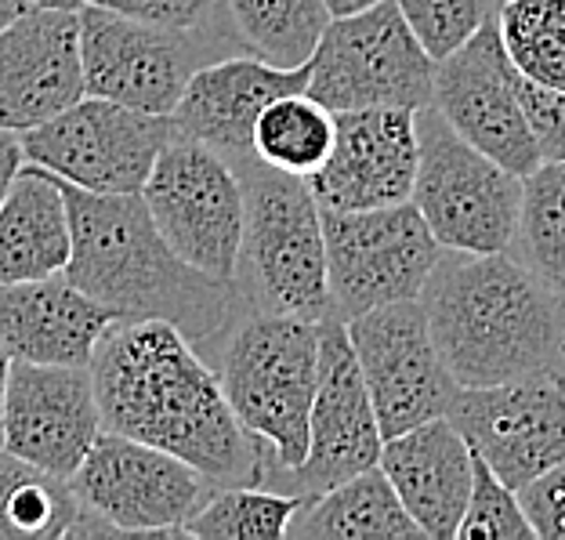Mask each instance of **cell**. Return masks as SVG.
<instances>
[{
	"mask_svg": "<svg viewBox=\"0 0 565 540\" xmlns=\"http://www.w3.org/2000/svg\"><path fill=\"white\" fill-rule=\"evenodd\" d=\"M81 516L70 479L51 475L0 446V540L66 537Z\"/></svg>",
	"mask_w": 565,
	"mask_h": 540,
	"instance_id": "d4e9b609",
	"label": "cell"
},
{
	"mask_svg": "<svg viewBox=\"0 0 565 540\" xmlns=\"http://www.w3.org/2000/svg\"><path fill=\"white\" fill-rule=\"evenodd\" d=\"M70 486L84 511L117 533L141 537H185V522L217 490L182 457L106 428L70 475Z\"/></svg>",
	"mask_w": 565,
	"mask_h": 540,
	"instance_id": "30bf717a",
	"label": "cell"
},
{
	"mask_svg": "<svg viewBox=\"0 0 565 540\" xmlns=\"http://www.w3.org/2000/svg\"><path fill=\"white\" fill-rule=\"evenodd\" d=\"M370 4H377V0H327V8H330L333 19H338V15H352V11H363Z\"/></svg>",
	"mask_w": 565,
	"mask_h": 540,
	"instance_id": "8d00e7d4",
	"label": "cell"
},
{
	"mask_svg": "<svg viewBox=\"0 0 565 540\" xmlns=\"http://www.w3.org/2000/svg\"><path fill=\"white\" fill-rule=\"evenodd\" d=\"M178 135L171 117L84 95L41 127L22 131L25 160L76 189L141 192L160 149Z\"/></svg>",
	"mask_w": 565,
	"mask_h": 540,
	"instance_id": "8fae6325",
	"label": "cell"
},
{
	"mask_svg": "<svg viewBox=\"0 0 565 540\" xmlns=\"http://www.w3.org/2000/svg\"><path fill=\"white\" fill-rule=\"evenodd\" d=\"M62 182V178H58ZM73 251L62 268L73 287L117 319H163L189 341L214 338L233 316V283L211 279L167 247L141 192H102L62 182Z\"/></svg>",
	"mask_w": 565,
	"mask_h": 540,
	"instance_id": "3957f363",
	"label": "cell"
},
{
	"mask_svg": "<svg viewBox=\"0 0 565 540\" xmlns=\"http://www.w3.org/2000/svg\"><path fill=\"white\" fill-rule=\"evenodd\" d=\"M243 247L258 313L301 319L330 316L323 208L301 174L276 171L262 160H243Z\"/></svg>",
	"mask_w": 565,
	"mask_h": 540,
	"instance_id": "5b68a950",
	"label": "cell"
},
{
	"mask_svg": "<svg viewBox=\"0 0 565 540\" xmlns=\"http://www.w3.org/2000/svg\"><path fill=\"white\" fill-rule=\"evenodd\" d=\"M323 243L330 316L341 324L370 308L420 298L443 254L414 200L377 211H323Z\"/></svg>",
	"mask_w": 565,
	"mask_h": 540,
	"instance_id": "9c48e42d",
	"label": "cell"
},
{
	"mask_svg": "<svg viewBox=\"0 0 565 540\" xmlns=\"http://www.w3.org/2000/svg\"><path fill=\"white\" fill-rule=\"evenodd\" d=\"M333 146V113L305 92L268 102L254 124V160L308 178Z\"/></svg>",
	"mask_w": 565,
	"mask_h": 540,
	"instance_id": "83f0119b",
	"label": "cell"
},
{
	"mask_svg": "<svg viewBox=\"0 0 565 540\" xmlns=\"http://www.w3.org/2000/svg\"><path fill=\"white\" fill-rule=\"evenodd\" d=\"M287 537L294 540H424L381 468L305 497Z\"/></svg>",
	"mask_w": 565,
	"mask_h": 540,
	"instance_id": "cb8c5ba5",
	"label": "cell"
},
{
	"mask_svg": "<svg viewBox=\"0 0 565 540\" xmlns=\"http://www.w3.org/2000/svg\"><path fill=\"white\" fill-rule=\"evenodd\" d=\"M84 98L81 15L30 4L0 25V127L30 131Z\"/></svg>",
	"mask_w": 565,
	"mask_h": 540,
	"instance_id": "d6986e66",
	"label": "cell"
},
{
	"mask_svg": "<svg viewBox=\"0 0 565 540\" xmlns=\"http://www.w3.org/2000/svg\"><path fill=\"white\" fill-rule=\"evenodd\" d=\"M431 341L457 389L530 374L565 381V301L511 251H446L420 290Z\"/></svg>",
	"mask_w": 565,
	"mask_h": 540,
	"instance_id": "7a4b0ae2",
	"label": "cell"
},
{
	"mask_svg": "<svg viewBox=\"0 0 565 540\" xmlns=\"http://www.w3.org/2000/svg\"><path fill=\"white\" fill-rule=\"evenodd\" d=\"M515 258L565 301V163H541L522 178Z\"/></svg>",
	"mask_w": 565,
	"mask_h": 540,
	"instance_id": "484cf974",
	"label": "cell"
},
{
	"mask_svg": "<svg viewBox=\"0 0 565 540\" xmlns=\"http://www.w3.org/2000/svg\"><path fill=\"white\" fill-rule=\"evenodd\" d=\"M98 432L102 417L92 370L11 359L0 446L36 468L70 479Z\"/></svg>",
	"mask_w": 565,
	"mask_h": 540,
	"instance_id": "e0dca14e",
	"label": "cell"
},
{
	"mask_svg": "<svg viewBox=\"0 0 565 540\" xmlns=\"http://www.w3.org/2000/svg\"><path fill=\"white\" fill-rule=\"evenodd\" d=\"M519 505L536 540H565V457L522 486Z\"/></svg>",
	"mask_w": 565,
	"mask_h": 540,
	"instance_id": "e575fe53",
	"label": "cell"
},
{
	"mask_svg": "<svg viewBox=\"0 0 565 540\" xmlns=\"http://www.w3.org/2000/svg\"><path fill=\"white\" fill-rule=\"evenodd\" d=\"M414 208L446 251H511L522 211V178L460 138L435 106L417 109Z\"/></svg>",
	"mask_w": 565,
	"mask_h": 540,
	"instance_id": "8992f818",
	"label": "cell"
},
{
	"mask_svg": "<svg viewBox=\"0 0 565 540\" xmlns=\"http://www.w3.org/2000/svg\"><path fill=\"white\" fill-rule=\"evenodd\" d=\"M377 468L424 540H457L471 494V449L454 424L431 417L384 440Z\"/></svg>",
	"mask_w": 565,
	"mask_h": 540,
	"instance_id": "44dd1931",
	"label": "cell"
},
{
	"mask_svg": "<svg viewBox=\"0 0 565 540\" xmlns=\"http://www.w3.org/2000/svg\"><path fill=\"white\" fill-rule=\"evenodd\" d=\"M435 59L409 30L395 0H377L327 22L308 59L305 95L330 113L431 106Z\"/></svg>",
	"mask_w": 565,
	"mask_h": 540,
	"instance_id": "52a82bcc",
	"label": "cell"
},
{
	"mask_svg": "<svg viewBox=\"0 0 565 540\" xmlns=\"http://www.w3.org/2000/svg\"><path fill=\"white\" fill-rule=\"evenodd\" d=\"M8 367H11V359L8 352L0 349V417H4V389H8Z\"/></svg>",
	"mask_w": 565,
	"mask_h": 540,
	"instance_id": "ab89813d",
	"label": "cell"
},
{
	"mask_svg": "<svg viewBox=\"0 0 565 540\" xmlns=\"http://www.w3.org/2000/svg\"><path fill=\"white\" fill-rule=\"evenodd\" d=\"M109 308L87 298L66 276L0 283V349L25 363L87 367L113 324Z\"/></svg>",
	"mask_w": 565,
	"mask_h": 540,
	"instance_id": "7402d4cb",
	"label": "cell"
},
{
	"mask_svg": "<svg viewBox=\"0 0 565 540\" xmlns=\"http://www.w3.org/2000/svg\"><path fill=\"white\" fill-rule=\"evenodd\" d=\"M102 428L149 443L217 486H258L262 443L236 421L222 381L174 324L113 319L92 352Z\"/></svg>",
	"mask_w": 565,
	"mask_h": 540,
	"instance_id": "6da1fadb",
	"label": "cell"
},
{
	"mask_svg": "<svg viewBox=\"0 0 565 540\" xmlns=\"http://www.w3.org/2000/svg\"><path fill=\"white\" fill-rule=\"evenodd\" d=\"M141 200L178 258L196 273L236 283L243 247V182L233 160L189 135L160 149Z\"/></svg>",
	"mask_w": 565,
	"mask_h": 540,
	"instance_id": "ba28073f",
	"label": "cell"
},
{
	"mask_svg": "<svg viewBox=\"0 0 565 540\" xmlns=\"http://www.w3.org/2000/svg\"><path fill=\"white\" fill-rule=\"evenodd\" d=\"M225 4L254 59L279 70L305 66L333 19L327 0H225Z\"/></svg>",
	"mask_w": 565,
	"mask_h": 540,
	"instance_id": "4316f807",
	"label": "cell"
},
{
	"mask_svg": "<svg viewBox=\"0 0 565 540\" xmlns=\"http://www.w3.org/2000/svg\"><path fill=\"white\" fill-rule=\"evenodd\" d=\"M493 19L511 66L565 92V0H500Z\"/></svg>",
	"mask_w": 565,
	"mask_h": 540,
	"instance_id": "f1b7e54d",
	"label": "cell"
},
{
	"mask_svg": "<svg viewBox=\"0 0 565 540\" xmlns=\"http://www.w3.org/2000/svg\"><path fill=\"white\" fill-rule=\"evenodd\" d=\"M319 324L254 313L233 330L222 356L217 381L228 406L254 440L273 449L282 475L308 454V414L319 384Z\"/></svg>",
	"mask_w": 565,
	"mask_h": 540,
	"instance_id": "277c9868",
	"label": "cell"
},
{
	"mask_svg": "<svg viewBox=\"0 0 565 540\" xmlns=\"http://www.w3.org/2000/svg\"><path fill=\"white\" fill-rule=\"evenodd\" d=\"M76 15L84 95L171 117L192 73L189 33L163 30L98 4H84Z\"/></svg>",
	"mask_w": 565,
	"mask_h": 540,
	"instance_id": "9a60e30c",
	"label": "cell"
},
{
	"mask_svg": "<svg viewBox=\"0 0 565 540\" xmlns=\"http://www.w3.org/2000/svg\"><path fill=\"white\" fill-rule=\"evenodd\" d=\"M515 95L536 141V152H541V163H565V92L525 81L515 70Z\"/></svg>",
	"mask_w": 565,
	"mask_h": 540,
	"instance_id": "d6a6232c",
	"label": "cell"
},
{
	"mask_svg": "<svg viewBox=\"0 0 565 540\" xmlns=\"http://www.w3.org/2000/svg\"><path fill=\"white\" fill-rule=\"evenodd\" d=\"M25 163V152H22V138L19 131H8V127H0V200L8 197L11 182L19 178Z\"/></svg>",
	"mask_w": 565,
	"mask_h": 540,
	"instance_id": "d590c367",
	"label": "cell"
},
{
	"mask_svg": "<svg viewBox=\"0 0 565 540\" xmlns=\"http://www.w3.org/2000/svg\"><path fill=\"white\" fill-rule=\"evenodd\" d=\"M87 4L120 11V15L163 25V30L174 33H196L217 15L225 0H87Z\"/></svg>",
	"mask_w": 565,
	"mask_h": 540,
	"instance_id": "836d02e7",
	"label": "cell"
},
{
	"mask_svg": "<svg viewBox=\"0 0 565 540\" xmlns=\"http://www.w3.org/2000/svg\"><path fill=\"white\" fill-rule=\"evenodd\" d=\"M446 421L500 483L522 490L565 457V381L530 374L457 389Z\"/></svg>",
	"mask_w": 565,
	"mask_h": 540,
	"instance_id": "7c38bea8",
	"label": "cell"
},
{
	"mask_svg": "<svg viewBox=\"0 0 565 540\" xmlns=\"http://www.w3.org/2000/svg\"><path fill=\"white\" fill-rule=\"evenodd\" d=\"M417 109L333 113V146L305 178L323 211H377L414 197Z\"/></svg>",
	"mask_w": 565,
	"mask_h": 540,
	"instance_id": "ac0fdd59",
	"label": "cell"
},
{
	"mask_svg": "<svg viewBox=\"0 0 565 540\" xmlns=\"http://www.w3.org/2000/svg\"><path fill=\"white\" fill-rule=\"evenodd\" d=\"M395 4L435 62L454 55L497 11V0H395Z\"/></svg>",
	"mask_w": 565,
	"mask_h": 540,
	"instance_id": "1f68e13d",
	"label": "cell"
},
{
	"mask_svg": "<svg viewBox=\"0 0 565 540\" xmlns=\"http://www.w3.org/2000/svg\"><path fill=\"white\" fill-rule=\"evenodd\" d=\"M36 8H58V11H81L87 0H30Z\"/></svg>",
	"mask_w": 565,
	"mask_h": 540,
	"instance_id": "f35d334b",
	"label": "cell"
},
{
	"mask_svg": "<svg viewBox=\"0 0 565 540\" xmlns=\"http://www.w3.org/2000/svg\"><path fill=\"white\" fill-rule=\"evenodd\" d=\"M497 4H500V0H497Z\"/></svg>",
	"mask_w": 565,
	"mask_h": 540,
	"instance_id": "60d3db41",
	"label": "cell"
},
{
	"mask_svg": "<svg viewBox=\"0 0 565 540\" xmlns=\"http://www.w3.org/2000/svg\"><path fill=\"white\" fill-rule=\"evenodd\" d=\"M359 363V374L374 403L381 435L392 440L420 421L446 417L457 395L439 349L431 341L420 298L392 301L344 324Z\"/></svg>",
	"mask_w": 565,
	"mask_h": 540,
	"instance_id": "4fadbf2b",
	"label": "cell"
},
{
	"mask_svg": "<svg viewBox=\"0 0 565 540\" xmlns=\"http://www.w3.org/2000/svg\"><path fill=\"white\" fill-rule=\"evenodd\" d=\"M301 505V494H279L265 486H217L182 533L200 540H282Z\"/></svg>",
	"mask_w": 565,
	"mask_h": 540,
	"instance_id": "f546056e",
	"label": "cell"
},
{
	"mask_svg": "<svg viewBox=\"0 0 565 540\" xmlns=\"http://www.w3.org/2000/svg\"><path fill=\"white\" fill-rule=\"evenodd\" d=\"M384 435L359 374L349 330L327 316L319 324V384L308 414V454L294 472L301 497H316L352 475L377 468Z\"/></svg>",
	"mask_w": 565,
	"mask_h": 540,
	"instance_id": "2e32d148",
	"label": "cell"
},
{
	"mask_svg": "<svg viewBox=\"0 0 565 540\" xmlns=\"http://www.w3.org/2000/svg\"><path fill=\"white\" fill-rule=\"evenodd\" d=\"M457 540H536L530 519L519 505V490L471 454V494L457 526Z\"/></svg>",
	"mask_w": 565,
	"mask_h": 540,
	"instance_id": "4dcf8cb0",
	"label": "cell"
},
{
	"mask_svg": "<svg viewBox=\"0 0 565 540\" xmlns=\"http://www.w3.org/2000/svg\"><path fill=\"white\" fill-rule=\"evenodd\" d=\"M308 62L298 70L268 66L262 59H225L192 70L171 113L178 135H189L222 152L225 160L254 157V124L268 102L305 92Z\"/></svg>",
	"mask_w": 565,
	"mask_h": 540,
	"instance_id": "ffe728a7",
	"label": "cell"
},
{
	"mask_svg": "<svg viewBox=\"0 0 565 540\" xmlns=\"http://www.w3.org/2000/svg\"><path fill=\"white\" fill-rule=\"evenodd\" d=\"M30 8V0H0V25H8L15 15Z\"/></svg>",
	"mask_w": 565,
	"mask_h": 540,
	"instance_id": "74e56055",
	"label": "cell"
},
{
	"mask_svg": "<svg viewBox=\"0 0 565 540\" xmlns=\"http://www.w3.org/2000/svg\"><path fill=\"white\" fill-rule=\"evenodd\" d=\"M431 106L460 138L508 167L511 174L525 178L541 167V152L515 95V66L500 44L497 19L482 22L454 55L435 62Z\"/></svg>",
	"mask_w": 565,
	"mask_h": 540,
	"instance_id": "5bb4252c",
	"label": "cell"
},
{
	"mask_svg": "<svg viewBox=\"0 0 565 540\" xmlns=\"http://www.w3.org/2000/svg\"><path fill=\"white\" fill-rule=\"evenodd\" d=\"M70 211L62 182L36 163H22L0 200V283L58 276L70 262Z\"/></svg>",
	"mask_w": 565,
	"mask_h": 540,
	"instance_id": "603a6c76",
	"label": "cell"
}]
</instances>
